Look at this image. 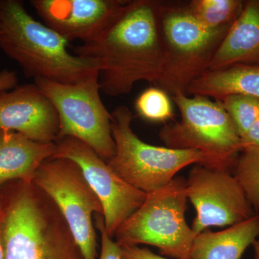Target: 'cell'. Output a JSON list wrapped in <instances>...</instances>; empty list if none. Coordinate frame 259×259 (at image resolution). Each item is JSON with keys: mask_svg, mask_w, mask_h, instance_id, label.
Masks as SVG:
<instances>
[{"mask_svg": "<svg viewBox=\"0 0 259 259\" xmlns=\"http://www.w3.org/2000/svg\"><path fill=\"white\" fill-rule=\"evenodd\" d=\"M69 42L37 21L20 0H0V50L28 77L76 83L97 69L91 61L71 54Z\"/></svg>", "mask_w": 259, "mask_h": 259, "instance_id": "obj_3", "label": "cell"}, {"mask_svg": "<svg viewBox=\"0 0 259 259\" xmlns=\"http://www.w3.org/2000/svg\"><path fill=\"white\" fill-rule=\"evenodd\" d=\"M135 108L140 117L150 122H166L174 118L168 93L157 87L144 90L136 99Z\"/></svg>", "mask_w": 259, "mask_h": 259, "instance_id": "obj_21", "label": "cell"}, {"mask_svg": "<svg viewBox=\"0 0 259 259\" xmlns=\"http://www.w3.org/2000/svg\"><path fill=\"white\" fill-rule=\"evenodd\" d=\"M120 247L122 259H169L155 254L148 248H140L138 245Z\"/></svg>", "mask_w": 259, "mask_h": 259, "instance_id": "obj_23", "label": "cell"}, {"mask_svg": "<svg viewBox=\"0 0 259 259\" xmlns=\"http://www.w3.org/2000/svg\"><path fill=\"white\" fill-rule=\"evenodd\" d=\"M95 227L101 236V251L99 259H122L120 247L117 242L113 241L105 229L103 215L95 214Z\"/></svg>", "mask_w": 259, "mask_h": 259, "instance_id": "obj_22", "label": "cell"}, {"mask_svg": "<svg viewBox=\"0 0 259 259\" xmlns=\"http://www.w3.org/2000/svg\"><path fill=\"white\" fill-rule=\"evenodd\" d=\"M186 95L212 97L217 101L232 95L259 99V64H236L207 71L191 83Z\"/></svg>", "mask_w": 259, "mask_h": 259, "instance_id": "obj_17", "label": "cell"}, {"mask_svg": "<svg viewBox=\"0 0 259 259\" xmlns=\"http://www.w3.org/2000/svg\"><path fill=\"white\" fill-rule=\"evenodd\" d=\"M232 175L253 208L259 209V148H245L235 162Z\"/></svg>", "mask_w": 259, "mask_h": 259, "instance_id": "obj_19", "label": "cell"}, {"mask_svg": "<svg viewBox=\"0 0 259 259\" xmlns=\"http://www.w3.org/2000/svg\"><path fill=\"white\" fill-rule=\"evenodd\" d=\"M244 3L241 0H192L184 5L194 20L214 29L231 26L241 14Z\"/></svg>", "mask_w": 259, "mask_h": 259, "instance_id": "obj_18", "label": "cell"}, {"mask_svg": "<svg viewBox=\"0 0 259 259\" xmlns=\"http://www.w3.org/2000/svg\"><path fill=\"white\" fill-rule=\"evenodd\" d=\"M112 114L115 153L107 164L126 182L146 194L163 188L179 171L191 164L203 165L204 153L193 149H174L141 141L131 127L132 112L121 105Z\"/></svg>", "mask_w": 259, "mask_h": 259, "instance_id": "obj_7", "label": "cell"}, {"mask_svg": "<svg viewBox=\"0 0 259 259\" xmlns=\"http://www.w3.org/2000/svg\"><path fill=\"white\" fill-rule=\"evenodd\" d=\"M52 158L71 160L81 168L103 207L105 229L115 236L121 225L144 203L147 194L121 179L88 145L72 137L56 141Z\"/></svg>", "mask_w": 259, "mask_h": 259, "instance_id": "obj_10", "label": "cell"}, {"mask_svg": "<svg viewBox=\"0 0 259 259\" xmlns=\"http://www.w3.org/2000/svg\"><path fill=\"white\" fill-rule=\"evenodd\" d=\"M0 130L14 131L42 144L55 143L59 115L36 83L18 85L0 93Z\"/></svg>", "mask_w": 259, "mask_h": 259, "instance_id": "obj_13", "label": "cell"}, {"mask_svg": "<svg viewBox=\"0 0 259 259\" xmlns=\"http://www.w3.org/2000/svg\"><path fill=\"white\" fill-rule=\"evenodd\" d=\"M252 245L254 250V259H259V239L255 240Z\"/></svg>", "mask_w": 259, "mask_h": 259, "instance_id": "obj_27", "label": "cell"}, {"mask_svg": "<svg viewBox=\"0 0 259 259\" xmlns=\"http://www.w3.org/2000/svg\"><path fill=\"white\" fill-rule=\"evenodd\" d=\"M186 180L175 177L163 188L149 192L144 203L115 233L120 246L146 244L162 255L188 259L197 235L185 220Z\"/></svg>", "mask_w": 259, "mask_h": 259, "instance_id": "obj_6", "label": "cell"}, {"mask_svg": "<svg viewBox=\"0 0 259 259\" xmlns=\"http://www.w3.org/2000/svg\"><path fill=\"white\" fill-rule=\"evenodd\" d=\"M259 239V214L219 232L205 230L194 238L188 259H241Z\"/></svg>", "mask_w": 259, "mask_h": 259, "instance_id": "obj_16", "label": "cell"}, {"mask_svg": "<svg viewBox=\"0 0 259 259\" xmlns=\"http://www.w3.org/2000/svg\"><path fill=\"white\" fill-rule=\"evenodd\" d=\"M1 191L5 259H84L64 218L33 182L15 181Z\"/></svg>", "mask_w": 259, "mask_h": 259, "instance_id": "obj_2", "label": "cell"}, {"mask_svg": "<svg viewBox=\"0 0 259 259\" xmlns=\"http://www.w3.org/2000/svg\"><path fill=\"white\" fill-rule=\"evenodd\" d=\"M236 64H259V0L245 1L213 56L207 71Z\"/></svg>", "mask_w": 259, "mask_h": 259, "instance_id": "obj_15", "label": "cell"}, {"mask_svg": "<svg viewBox=\"0 0 259 259\" xmlns=\"http://www.w3.org/2000/svg\"><path fill=\"white\" fill-rule=\"evenodd\" d=\"M32 182L57 206L83 258L97 259L98 245L93 217L103 215V207L80 167L66 158H49L39 167Z\"/></svg>", "mask_w": 259, "mask_h": 259, "instance_id": "obj_9", "label": "cell"}, {"mask_svg": "<svg viewBox=\"0 0 259 259\" xmlns=\"http://www.w3.org/2000/svg\"><path fill=\"white\" fill-rule=\"evenodd\" d=\"M2 216H3V214H2V215L0 216V259H5V258L4 248H3V238H2V228H1Z\"/></svg>", "mask_w": 259, "mask_h": 259, "instance_id": "obj_26", "label": "cell"}, {"mask_svg": "<svg viewBox=\"0 0 259 259\" xmlns=\"http://www.w3.org/2000/svg\"><path fill=\"white\" fill-rule=\"evenodd\" d=\"M18 83V75L15 71L8 69L0 71V93L13 90Z\"/></svg>", "mask_w": 259, "mask_h": 259, "instance_id": "obj_24", "label": "cell"}, {"mask_svg": "<svg viewBox=\"0 0 259 259\" xmlns=\"http://www.w3.org/2000/svg\"><path fill=\"white\" fill-rule=\"evenodd\" d=\"M52 102L59 118V138L72 137L88 145L104 161L115 153L112 114L100 97L98 71L76 83L34 80Z\"/></svg>", "mask_w": 259, "mask_h": 259, "instance_id": "obj_8", "label": "cell"}, {"mask_svg": "<svg viewBox=\"0 0 259 259\" xmlns=\"http://www.w3.org/2000/svg\"><path fill=\"white\" fill-rule=\"evenodd\" d=\"M3 212V197H2L1 191H0V216L2 215Z\"/></svg>", "mask_w": 259, "mask_h": 259, "instance_id": "obj_28", "label": "cell"}, {"mask_svg": "<svg viewBox=\"0 0 259 259\" xmlns=\"http://www.w3.org/2000/svg\"><path fill=\"white\" fill-rule=\"evenodd\" d=\"M162 5L156 0H127L98 37L74 48L75 55L96 66L102 93L122 96L139 81H159L164 59Z\"/></svg>", "mask_w": 259, "mask_h": 259, "instance_id": "obj_1", "label": "cell"}, {"mask_svg": "<svg viewBox=\"0 0 259 259\" xmlns=\"http://www.w3.org/2000/svg\"><path fill=\"white\" fill-rule=\"evenodd\" d=\"M217 101V100H216ZM228 112L241 139L259 117V99L242 95H232L219 100Z\"/></svg>", "mask_w": 259, "mask_h": 259, "instance_id": "obj_20", "label": "cell"}, {"mask_svg": "<svg viewBox=\"0 0 259 259\" xmlns=\"http://www.w3.org/2000/svg\"><path fill=\"white\" fill-rule=\"evenodd\" d=\"M127 0H32L30 5L49 28L68 42L96 38Z\"/></svg>", "mask_w": 259, "mask_h": 259, "instance_id": "obj_12", "label": "cell"}, {"mask_svg": "<svg viewBox=\"0 0 259 259\" xmlns=\"http://www.w3.org/2000/svg\"><path fill=\"white\" fill-rule=\"evenodd\" d=\"M230 27L209 28L198 23L185 5L163 3L161 15L163 67L155 85L173 96L187 88L208 70Z\"/></svg>", "mask_w": 259, "mask_h": 259, "instance_id": "obj_5", "label": "cell"}, {"mask_svg": "<svg viewBox=\"0 0 259 259\" xmlns=\"http://www.w3.org/2000/svg\"><path fill=\"white\" fill-rule=\"evenodd\" d=\"M56 143L42 144L14 131L0 130V187L32 182L39 167L56 153Z\"/></svg>", "mask_w": 259, "mask_h": 259, "instance_id": "obj_14", "label": "cell"}, {"mask_svg": "<svg viewBox=\"0 0 259 259\" xmlns=\"http://www.w3.org/2000/svg\"><path fill=\"white\" fill-rule=\"evenodd\" d=\"M172 99L182 118L160 131V139L166 147L198 150L205 156L204 166L232 173L243 147L221 102L206 97H190L183 93L175 94Z\"/></svg>", "mask_w": 259, "mask_h": 259, "instance_id": "obj_4", "label": "cell"}, {"mask_svg": "<svg viewBox=\"0 0 259 259\" xmlns=\"http://www.w3.org/2000/svg\"><path fill=\"white\" fill-rule=\"evenodd\" d=\"M241 142L243 150L249 148H259V117L241 139Z\"/></svg>", "mask_w": 259, "mask_h": 259, "instance_id": "obj_25", "label": "cell"}, {"mask_svg": "<svg viewBox=\"0 0 259 259\" xmlns=\"http://www.w3.org/2000/svg\"><path fill=\"white\" fill-rule=\"evenodd\" d=\"M186 191L197 212L192 226L196 235L209 227L232 226L256 214L231 172L197 164L186 180Z\"/></svg>", "mask_w": 259, "mask_h": 259, "instance_id": "obj_11", "label": "cell"}]
</instances>
